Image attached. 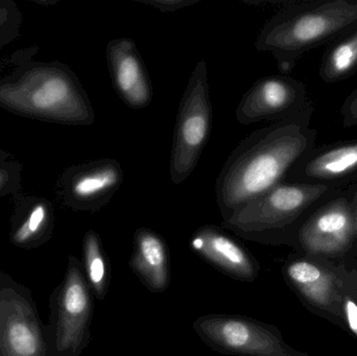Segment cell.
<instances>
[{
    "instance_id": "22",
    "label": "cell",
    "mask_w": 357,
    "mask_h": 356,
    "mask_svg": "<svg viewBox=\"0 0 357 356\" xmlns=\"http://www.w3.org/2000/svg\"><path fill=\"white\" fill-rule=\"evenodd\" d=\"M344 127H356L357 125V88L344 100L340 110Z\"/></svg>"
},
{
    "instance_id": "21",
    "label": "cell",
    "mask_w": 357,
    "mask_h": 356,
    "mask_svg": "<svg viewBox=\"0 0 357 356\" xmlns=\"http://www.w3.org/2000/svg\"><path fill=\"white\" fill-rule=\"evenodd\" d=\"M22 171V164L14 159L0 164V199L20 192Z\"/></svg>"
},
{
    "instance_id": "2",
    "label": "cell",
    "mask_w": 357,
    "mask_h": 356,
    "mask_svg": "<svg viewBox=\"0 0 357 356\" xmlns=\"http://www.w3.org/2000/svg\"><path fill=\"white\" fill-rule=\"evenodd\" d=\"M0 108L63 125H91L93 107L75 71L64 63L22 59L0 77Z\"/></svg>"
},
{
    "instance_id": "27",
    "label": "cell",
    "mask_w": 357,
    "mask_h": 356,
    "mask_svg": "<svg viewBox=\"0 0 357 356\" xmlns=\"http://www.w3.org/2000/svg\"><path fill=\"white\" fill-rule=\"evenodd\" d=\"M35 2H37V3H39V4H45V6H50V4H54L56 3V0H54V1H45V0H41V1H36L35 0Z\"/></svg>"
},
{
    "instance_id": "20",
    "label": "cell",
    "mask_w": 357,
    "mask_h": 356,
    "mask_svg": "<svg viewBox=\"0 0 357 356\" xmlns=\"http://www.w3.org/2000/svg\"><path fill=\"white\" fill-rule=\"evenodd\" d=\"M23 17L16 2L0 0V48L14 41L19 36Z\"/></svg>"
},
{
    "instance_id": "28",
    "label": "cell",
    "mask_w": 357,
    "mask_h": 356,
    "mask_svg": "<svg viewBox=\"0 0 357 356\" xmlns=\"http://www.w3.org/2000/svg\"><path fill=\"white\" fill-rule=\"evenodd\" d=\"M0 50H1V48H0Z\"/></svg>"
},
{
    "instance_id": "10",
    "label": "cell",
    "mask_w": 357,
    "mask_h": 356,
    "mask_svg": "<svg viewBox=\"0 0 357 356\" xmlns=\"http://www.w3.org/2000/svg\"><path fill=\"white\" fill-rule=\"evenodd\" d=\"M357 179V139L314 146L289 171L287 182L346 188Z\"/></svg>"
},
{
    "instance_id": "12",
    "label": "cell",
    "mask_w": 357,
    "mask_h": 356,
    "mask_svg": "<svg viewBox=\"0 0 357 356\" xmlns=\"http://www.w3.org/2000/svg\"><path fill=\"white\" fill-rule=\"evenodd\" d=\"M91 315L89 290L79 268L67 274L61 293L56 345L62 351H75L85 336Z\"/></svg>"
},
{
    "instance_id": "23",
    "label": "cell",
    "mask_w": 357,
    "mask_h": 356,
    "mask_svg": "<svg viewBox=\"0 0 357 356\" xmlns=\"http://www.w3.org/2000/svg\"><path fill=\"white\" fill-rule=\"evenodd\" d=\"M136 1L153 6L162 13H173L192 6L199 0H136Z\"/></svg>"
},
{
    "instance_id": "6",
    "label": "cell",
    "mask_w": 357,
    "mask_h": 356,
    "mask_svg": "<svg viewBox=\"0 0 357 356\" xmlns=\"http://www.w3.org/2000/svg\"><path fill=\"white\" fill-rule=\"evenodd\" d=\"M295 234L300 246L310 254L337 256L351 249L356 233L347 187L323 196L302 219Z\"/></svg>"
},
{
    "instance_id": "5",
    "label": "cell",
    "mask_w": 357,
    "mask_h": 356,
    "mask_svg": "<svg viewBox=\"0 0 357 356\" xmlns=\"http://www.w3.org/2000/svg\"><path fill=\"white\" fill-rule=\"evenodd\" d=\"M211 121L207 64L199 60L189 77L176 119L169 163V175L176 185L186 181L197 167L209 137Z\"/></svg>"
},
{
    "instance_id": "13",
    "label": "cell",
    "mask_w": 357,
    "mask_h": 356,
    "mask_svg": "<svg viewBox=\"0 0 357 356\" xmlns=\"http://www.w3.org/2000/svg\"><path fill=\"white\" fill-rule=\"evenodd\" d=\"M190 246L206 261L233 277L252 281L257 275L255 263L249 253L220 228H199L193 234Z\"/></svg>"
},
{
    "instance_id": "15",
    "label": "cell",
    "mask_w": 357,
    "mask_h": 356,
    "mask_svg": "<svg viewBox=\"0 0 357 356\" xmlns=\"http://www.w3.org/2000/svg\"><path fill=\"white\" fill-rule=\"evenodd\" d=\"M131 265L151 290L161 293L167 288V246L156 232L146 228H140L136 231Z\"/></svg>"
},
{
    "instance_id": "3",
    "label": "cell",
    "mask_w": 357,
    "mask_h": 356,
    "mask_svg": "<svg viewBox=\"0 0 357 356\" xmlns=\"http://www.w3.org/2000/svg\"><path fill=\"white\" fill-rule=\"evenodd\" d=\"M356 23L357 0L287 2L266 21L255 48L272 54L281 75H289L304 54L331 43Z\"/></svg>"
},
{
    "instance_id": "19",
    "label": "cell",
    "mask_w": 357,
    "mask_h": 356,
    "mask_svg": "<svg viewBox=\"0 0 357 356\" xmlns=\"http://www.w3.org/2000/svg\"><path fill=\"white\" fill-rule=\"evenodd\" d=\"M86 272L88 279L98 298H102L106 292L107 267L100 247V238L94 231L86 234L84 240Z\"/></svg>"
},
{
    "instance_id": "26",
    "label": "cell",
    "mask_w": 357,
    "mask_h": 356,
    "mask_svg": "<svg viewBox=\"0 0 357 356\" xmlns=\"http://www.w3.org/2000/svg\"><path fill=\"white\" fill-rule=\"evenodd\" d=\"M10 155L8 154L6 150H4L3 148H0V164L6 162V161L10 160Z\"/></svg>"
},
{
    "instance_id": "9",
    "label": "cell",
    "mask_w": 357,
    "mask_h": 356,
    "mask_svg": "<svg viewBox=\"0 0 357 356\" xmlns=\"http://www.w3.org/2000/svg\"><path fill=\"white\" fill-rule=\"evenodd\" d=\"M195 327L208 344L233 355L294 356L274 332L245 318L207 316L197 320Z\"/></svg>"
},
{
    "instance_id": "17",
    "label": "cell",
    "mask_w": 357,
    "mask_h": 356,
    "mask_svg": "<svg viewBox=\"0 0 357 356\" xmlns=\"http://www.w3.org/2000/svg\"><path fill=\"white\" fill-rule=\"evenodd\" d=\"M357 71V23L329 43L321 60L319 77L326 84L350 79Z\"/></svg>"
},
{
    "instance_id": "1",
    "label": "cell",
    "mask_w": 357,
    "mask_h": 356,
    "mask_svg": "<svg viewBox=\"0 0 357 356\" xmlns=\"http://www.w3.org/2000/svg\"><path fill=\"white\" fill-rule=\"evenodd\" d=\"M314 105L256 130L231 153L215 183L224 219L248 203L287 181L294 165L317 146L310 127Z\"/></svg>"
},
{
    "instance_id": "4",
    "label": "cell",
    "mask_w": 357,
    "mask_h": 356,
    "mask_svg": "<svg viewBox=\"0 0 357 356\" xmlns=\"http://www.w3.org/2000/svg\"><path fill=\"white\" fill-rule=\"evenodd\" d=\"M333 189L285 181L233 212L224 226L251 238L295 233L310 208Z\"/></svg>"
},
{
    "instance_id": "25",
    "label": "cell",
    "mask_w": 357,
    "mask_h": 356,
    "mask_svg": "<svg viewBox=\"0 0 357 356\" xmlns=\"http://www.w3.org/2000/svg\"><path fill=\"white\" fill-rule=\"evenodd\" d=\"M349 196L350 207H351L352 217H354V227H356L357 240V179L352 182L347 187Z\"/></svg>"
},
{
    "instance_id": "18",
    "label": "cell",
    "mask_w": 357,
    "mask_h": 356,
    "mask_svg": "<svg viewBox=\"0 0 357 356\" xmlns=\"http://www.w3.org/2000/svg\"><path fill=\"white\" fill-rule=\"evenodd\" d=\"M17 215L20 217L13 232V242L27 245L41 238L52 227L54 207L47 199L38 196H20Z\"/></svg>"
},
{
    "instance_id": "14",
    "label": "cell",
    "mask_w": 357,
    "mask_h": 356,
    "mask_svg": "<svg viewBox=\"0 0 357 356\" xmlns=\"http://www.w3.org/2000/svg\"><path fill=\"white\" fill-rule=\"evenodd\" d=\"M44 344L25 303L4 298L0 303V353L3 356H41Z\"/></svg>"
},
{
    "instance_id": "16",
    "label": "cell",
    "mask_w": 357,
    "mask_h": 356,
    "mask_svg": "<svg viewBox=\"0 0 357 356\" xmlns=\"http://www.w3.org/2000/svg\"><path fill=\"white\" fill-rule=\"evenodd\" d=\"M287 275L312 304L331 311L337 300V293L331 274L310 261H297L287 267Z\"/></svg>"
},
{
    "instance_id": "7",
    "label": "cell",
    "mask_w": 357,
    "mask_h": 356,
    "mask_svg": "<svg viewBox=\"0 0 357 356\" xmlns=\"http://www.w3.org/2000/svg\"><path fill=\"white\" fill-rule=\"evenodd\" d=\"M125 180L123 167L113 158H102L67 167L54 192L73 210L98 211L106 206Z\"/></svg>"
},
{
    "instance_id": "11",
    "label": "cell",
    "mask_w": 357,
    "mask_h": 356,
    "mask_svg": "<svg viewBox=\"0 0 357 356\" xmlns=\"http://www.w3.org/2000/svg\"><path fill=\"white\" fill-rule=\"evenodd\" d=\"M106 58L113 87L126 106L148 108L153 100L152 83L135 42L130 38L111 40Z\"/></svg>"
},
{
    "instance_id": "8",
    "label": "cell",
    "mask_w": 357,
    "mask_h": 356,
    "mask_svg": "<svg viewBox=\"0 0 357 356\" xmlns=\"http://www.w3.org/2000/svg\"><path fill=\"white\" fill-rule=\"evenodd\" d=\"M307 88L289 75H266L243 94L235 111L236 121L249 125L282 121L312 106Z\"/></svg>"
},
{
    "instance_id": "24",
    "label": "cell",
    "mask_w": 357,
    "mask_h": 356,
    "mask_svg": "<svg viewBox=\"0 0 357 356\" xmlns=\"http://www.w3.org/2000/svg\"><path fill=\"white\" fill-rule=\"evenodd\" d=\"M345 313L350 330L357 336V304L351 299L346 300Z\"/></svg>"
}]
</instances>
